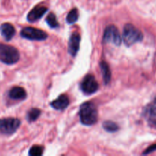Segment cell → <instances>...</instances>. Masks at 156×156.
Segmentation results:
<instances>
[{"label": "cell", "mask_w": 156, "mask_h": 156, "mask_svg": "<svg viewBox=\"0 0 156 156\" xmlns=\"http://www.w3.org/2000/svg\"><path fill=\"white\" fill-rule=\"evenodd\" d=\"M9 97L14 100H22L26 98L25 90L21 87H14L9 91Z\"/></svg>", "instance_id": "cell-12"}, {"label": "cell", "mask_w": 156, "mask_h": 156, "mask_svg": "<svg viewBox=\"0 0 156 156\" xmlns=\"http://www.w3.org/2000/svg\"><path fill=\"white\" fill-rule=\"evenodd\" d=\"M51 106L56 110H64L69 105V98L65 94L59 96L57 99L51 102Z\"/></svg>", "instance_id": "cell-11"}, {"label": "cell", "mask_w": 156, "mask_h": 156, "mask_svg": "<svg viewBox=\"0 0 156 156\" xmlns=\"http://www.w3.org/2000/svg\"><path fill=\"white\" fill-rule=\"evenodd\" d=\"M46 21H47V23L48 24V25L50 26V27H52V28H55V27H58V26H59L58 21H57L56 16H55L54 14L53 13L49 14L48 16L47 17Z\"/></svg>", "instance_id": "cell-17"}, {"label": "cell", "mask_w": 156, "mask_h": 156, "mask_svg": "<svg viewBox=\"0 0 156 156\" xmlns=\"http://www.w3.org/2000/svg\"><path fill=\"white\" fill-rule=\"evenodd\" d=\"M19 59L18 50L12 46L0 44V61L8 65L17 62Z\"/></svg>", "instance_id": "cell-3"}, {"label": "cell", "mask_w": 156, "mask_h": 156, "mask_svg": "<svg viewBox=\"0 0 156 156\" xmlns=\"http://www.w3.org/2000/svg\"><path fill=\"white\" fill-rule=\"evenodd\" d=\"M103 128L105 130L110 133L116 132L119 129V126L116 123L113 121H106L103 123Z\"/></svg>", "instance_id": "cell-16"}, {"label": "cell", "mask_w": 156, "mask_h": 156, "mask_svg": "<svg viewBox=\"0 0 156 156\" xmlns=\"http://www.w3.org/2000/svg\"><path fill=\"white\" fill-rule=\"evenodd\" d=\"M78 19V11L76 9H73L70 11L68 14H67V16L66 20H67V22L68 24H73V23L76 22Z\"/></svg>", "instance_id": "cell-14"}, {"label": "cell", "mask_w": 156, "mask_h": 156, "mask_svg": "<svg viewBox=\"0 0 156 156\" xmlns=\"http://www.w3.org/2000/svg\"><path fill=\"white\" fill-rule=\"evenodd\" d=\"M80 120L84 125L91 126L96 123L98 111L96 105L91 102H87L80 106L79 111Z\"/></svg>", "instance_id": "cell-1"}, {"label": "cell", "mask_w": 156, "mask_h": 156, "mask_svg": "<svg viewBox=\"0 0 156 156\" xmlns=\"http://www.w3.org/2000/svg\"><path fill=\"white\" fill-rule=\"evenodd\" d=\"M154 103H155V104H156V98H155V99H154Z\"/></svg>", "instance_id": "cell-20"}, {"label": "cell", "mask_w": 156, "mask_h": 156, "mask_svg": "<svg viewBox=\"0 0 156 156\" xmlns=\"http://www.w3.org/2000/svg\"><path fill=\"white\" fill-rule=\"evenodd\" d=\"M154 151H156V144L152 145V146H151L150 147H148V149H147L146 150L143 152V154L144 155H145V154L151 153V152H154Z\"/></svg>", "instance_id": "cell-19"}, {"label": "cell", "mask_w": 156, "mask_h": 156, "mask_svg": "<svg viewBox=\"0 0 156 156\" xmlns=\"http://www.w3.org/2000/svg\"><path fill=\"white\" fill-rule=\"evenodd\" d=\"M40 114H41V111L39 109H37V108H32L29 111V112L28 113L27 118L28 120L30 122L35 121L38 119V117H39Z\"/></svg>", "instance_id": "cell-15"}, {"label": "cell", "mask_w": 156, "mask_h": 156, "mask_svg": "<svg viewBox=\"0 0 156 156\" xmlns=\"http://www.w3.org/2000/svg\"><path fill=\"white\" fill-rule=\"evenodd\" d=\"M0 31L6 41H10L15 35V29L12 24L9 23H4L0 26Z\"/></svg>", "instance_id": "cell-10"}, {"label": "cell", "mask_w": 156, "mask_h": 156, "mask_svg": "<svg viewBox=\"0 0 156 156\" xmlns=\"http://www.w3.org/2000/svg\"><path fill=\"white\" fill-rule=\"evenodd\" d=\"M123 41L127 47H130L136 43L139 42L143 38L142 33L131 24H125L122 33Z\"/></svg>", "instance_id": "cell-2"}, {"label": "cell", "mask_w": 156, "mask_h": 156, "mask_svg": "<svg viewBox=\"0 0 156 156\" xmlns=\"http://www.w3.org/2000/svg\"><path fill=\"white\" fill-rule=\"evenodd\" d=\"M80 88L86 94H91L96 92L99 88V84L95 79L94 76L88 75L83 79L80 84Z\"/></svg>", "instance_id": "cell-7"}, {"label": "cell", "mask_w": 156, "mask_h": 156, "mask_svg": "<svg viewBox=\"0 0 156 156\" xmlns=\"http://www.w3.org/2000/svg\"><path fill=\"white\" fill-rule=\"evenodd\" d=\"M21 36L25 39L32 41H44L47 37V34L45 32L32 27L23 28L21 31Z\"/></svg>", "instance_id": "cell-6"}, {"label": "cell", "mask_w": 156, "mask_h": 156, "mask_svg": "<svg viewBox=\"0 0 156 156\" xmlns=\"http://www.w3.org/2000/svg\"><path fill=\"white\" fill-rule=\"evenodd\" d=\"M80 35L77 32H74L70 36L68 43V52L71 56H75L80 48Z\"/></svg>", "instance_id": "cell-8"}, {"label": "cell", "mask_w": 156, "mask_h": 156, "mask_svg": "<svg viewBox=\"0 0 156 156\" xmlns=\"http://www.w3.org/2000/svg\"><path fill=\"white\" fill-rule=\"evenodd\" d=\"M47 9L44 6H36L34 8L32 11L28 13L27 17V19L30 22H34L35 21H38V19L41 18L44 14L47 12Z\"/></svg>", "instance_id": "cell-9"}, {"label": "cell", "mask_w": 156, "mask_h": 156, "mask_svg": "<svg viewBox=\"0 0 156 156\" xmlns=\"http://www.w3.org/2000/svg\"><path fill=\"white\" fill-rule=\"evenodd\" d=\"M102 41L104 43H112L116 46L120 45L122 38L117 27L114 25L107 26L104 30Z\"/></svg>", "instance_id": "cell-5"}, {"label": "cell", "mask_w": 156, "mask_h": 156, "mask_svg": "<svg viewBox=\"0 0 156 156\" xmlns=\"http://www.w3.org/2000/svg\"><path fill=\"white\" fill-rule=\"evenodd\" d=\"M21 122L18 119L8 117L0 119V133L6 135L14 133L19 127Z\"/></svg>", "instance_id": "cell-4"}, {"label": "cell", "mask_w": 156, "mask_h": 156, "mask_svg": "<svg viewBox=\"0 0 156 156\" xmlns=\"http://www.w3.org/2000/svg\"><path fill=\"white\" fill-rule=\"evenodd\" d=\"M99 66H100L101 73H102V78H103L104 83L107 85V84L110 83V80H111V72H110V67H109L107 62H106L105 61L100 62Z\"/></svg>", "instance_id": "cell-13"}, {"label": "cell", "mask_w": 156, "mask_h": 156, "mask_svg": "<svg viewBox=\"0 0 156 156\" xmlns=\"http://www.w3.org/2000/svg\"><path fill=\"white\" fill-rule=\"evenodd\" d=\"M44 148L40 146H34L29 150V155L31 156H40L43 154Z\"/></svg>", "instance_id": "cell-18"}]
</instances>
